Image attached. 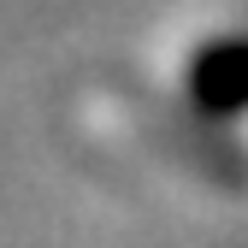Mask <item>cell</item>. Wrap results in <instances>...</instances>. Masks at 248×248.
I'll list each match as a JSON object with an SVG mask.
<instances>
[{"label":"cell","mask_w":248,"mask_h":248,"mask_svg":"<svg viewBox=\"0 0 248 248\" xmlns=\"http://www.w3.org/2000/svg\"><path fill=\"white\" fill-rule=\"evenodd\" d=\"M189 107L201 118H242L248 112V36L207 42L189 59Z\"/></svg>","instance_id":"6da1fadb"}]
</instances>
